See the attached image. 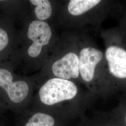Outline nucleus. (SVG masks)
Listing matches in <instances>:
<instances>
[{"label": "nucleus", "mask_w": 126, "mask_h": 126, "mask_svg": "<svg viewBox=\"0 0 126 126\" xmlns=\"http://www.w3.org/2000/svg\"><path fill=\"white\" fill-rule=\"evenodd\" d=\"M77 92L78 88L74 83L56 78L48 80L42 86L39 91V97L43 103L52 105L72 99Z\"/></svg>", "instance_id": "nucleus-1"}, {"label": "nucleus", "mask_w": 126, "mask_h": 126, "mask_svg": "<svg viewBox=\"0 0 126 126\" xmlns=\"http://www.w3.org/2000/svg\"><path fill=\"white\" fill-rule=\"evenodd\" d=\"M28 38L33 41L28 53L32 58L38 57L43 47L49 44L52 32L49 24L45 21L35 20L30 23L27 33Z\"/></svg>", "instance_id": "nucleus-2"}, {"label": "nucleus", "mask_w": 126, "mask_h": 126, "mask_svg": "<svg viewBox=\"0 0 126 126\" xmlns=\"http://www.w3.org/2000/svg\"></svg>", "instance_id": "nucleus-11"}, {"label": "nucleus", "mask_w": 126, "mask_h": 126, "mask_svg": "<svg viewBox=\"0 0 126 126\" xmlns=\"http://www.w3.org/2000/svg\"><path fill=\"white\" fill-rule=\"evenodd\" d=\"M9 37L7 32L1 28H0V51L3 50L8 45Z\"/></svg>", "instance_id": "nucleus-10"}, {"label": "nucleus", "mask_w": 126, "mask_h": 126, "mask_svg": "<svg viewBox=\"0 0 126 126\" xmlns=\"http://www.w3.org/2000/svg\"><path fill=\"white\" fill-rule=\"evenodd\" d=\"M103 58L100 50L93 47L81 50L79 55V72L84 81L90 82L94 75L95 69Z\"/></svg>", "instance_id": "nucleus-3"}, {"label": "nucleus", "mask_w": 126, "mask_h": 126, "mask_svg": "<svg viewBox=\"0 0 126 126\" xmlns=\"http://www.w3.org/2000/svg\"><path fill=\"white\" fill-rule=\"evenodd\" d=\"M55 121L52 117L43 113H36L29 120L25 126H53Z\"/></svg>", "instance_id": "nucleus-9"}, {"label": "nucleus", "mask_w": 126, "mask_h": 126, "mask_svg": "<svg viewBox=\"0 0 126 126\" xmlns=\"http://www.w3.org/2000/svg\"><path fill=\"white\" fill-rule=\"evenodd\" d=\"M52 70L56 76L65 80L76 79L79 75V60L76 54L69 52L54 62Z\"/></svg>", "instance_id": "nucleus-5"}, {"label": "nucleus", "mask_w": 126, "mask_h": 126, "mask_svg": "<svg viewBox=\"0 0 126 126\" xmlns=\"http://www.w3.org/2000/svg\"><path fill=\"white\" fill-rule=\"evenodd\" d=\"M109 70L113 76L126 78V50L116 46H111L106 50Z\"/></svg>", "instance_id": "nucleus-6"}, {"label": "nucleus", "mask_w": 126, "mask_h": 126, "mask_svg": "<svg viewBox=\"0 0 126 126\" xmlns=\"http://www.w3.org/2000/svg\"><path fill=\"white\" fill-rule=\"evenodd\" d=\"M32 4L36 6L35 13L40 21H43L49 18L52 13L51 6L47 0H31Z\"/></svg>", "instance_id": "nucleus-8"}, {"label": "nucleus", "mask_w": 126, "mask_h": 126, "mask_svg": "<svg viewBox=\"0 0 126 126\" xmlns=\"http://www.w3.org/2000/svg\"><path fill=\"white\" fill-rule=\"evenodd\" d=\"M100 0H71L68 5L69 12L72 16H79L94 8Z\"/></svg>", "instance_id": "nucleus-7"}, {"label": "nucleus", "mask_w": 126, "mask_h": 126, "mask_svg": "<svg viewBox=\"0 0 126 126\" xmlns=\"http://www.w3.org/2000/svg\"><path fill=\"white\" fill-rule=\"evenodd\" d=\"M13 77L8 70L0 69V86L2 87L14 103L22 102L26 97L29 93V86L23 81L13 82Z\"/></svg>", "instance_id": "nucleus-4"}]
</instances>
